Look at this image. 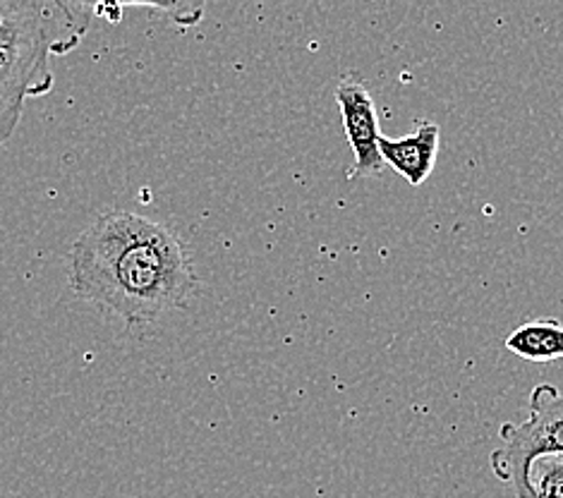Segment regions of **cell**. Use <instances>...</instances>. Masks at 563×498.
<instances>
[{"mask_svg": "<svg viewBox=\"0 0 563 498\" xmlns=\"http://www.w3.org/2000/svg\"><path fill=\"white\" fill-rule=\"evenodd\" d=\"M508 353L534 365L563 359V324L559 319H532L504 341Z\"/></svg>", "mask_w": 563, "mask_h": 498, "instance_id": "cell-7", "label": "cell"}, {"mask_svg": "<svg viewBox=\"0 0 563 498\" xmlns=\"http://www.w3.org/2000/svg\"><path fill=\"white\" fill-rule=\"evenodd\" d=\"M556 457V465H559V469H561V475H563V455H554Z\"/></svg>", "mask_w": 563, "mask_h": 498, "instance_id": "cell-8", "label": "cell"}, {"mask_svg": "<svg viewBox=\"0 0 563 498\" xmlns=\"http://www.w3.org/2000/svg\"><path fill=\"white\" fill-rule=\"evenodd\" d=\"M501 446L489 457L492 473L508 484L518 498H532V465L540 457L563 455V394L540 384L530 394L526 422H506L499 429Z\"/></svg>", "mask_w": 563, "mask_h": 498, "instance_id": "cell-2", "label": "cell"}, {"mask_svg": "<svg viewBox=\"0 0 563 498\" xmlns=\"http://www.w3.org/2000/svg\"><path fill=\"white\" fill-rule=\"evenodd\" d=\"M336 103L343 118V130L351 144L355 164L351 178H379L386 164L379 152V115L372 91L357 75H345L336 87Z\"/></svg>", "mask_w": 563, "mask_h": 498, "instance_id": "cell-5", "label": "cell"}, {"mask_svg": "<svg viewBox=\"0 0 563 498\" xmlns=\"http://www.w3.org/2000/svg\"><path fill=\"white\" fill-rule=\"evenodd\" d=\"M51 56L48 44L0 48V146L18 130L24 101L46 97L56 85Z\"/></svg>", "mask_w": 563, "mask_h": 498, "instance_id": "cell-4", "label": "cell"}, {"mask_svg": "<svg viewBox=\"0 0 563 498\" xmlns=\"http://www.w3.org/2000/svg\"><path fill=\"white\" fill-rule=\"evenodd\" d=\"M439 144V125L432 123V120H418L412 132L400 140H388L382 134L379 152L386 166H391L412 187H420L434 173Z\"/></svg>", "mask_w": 563, "mask_h": 498, "instance_id": "cell-6", "label": "cell"}, {"mask_svg": "<svg viewBox=\"0 0 563 498\" xmlns=\"http://www.w3.org/2000/svg\"><path fill=\"white\" fill-rule=\"evenodd\" d=\"M91 12L89 3L0 0V48L48 44L63 56L82 42Z\"/></svg>", "mask_w": 563, "mask_h": 498, "instance_id": "cell-3", "label": "cell"}, {"mask_svg": "<svg viewBox=\"0 0 563 498\" xmlns=\"http://www.w3.org/2000/svg\"><path fill=\"white\" fill-rule=\"evenodd\" d=\"M70 288L130 331H142L185 307L197 274L183 240L166 225L132 211H103L75 240Z\"/></svg>", "mask_w": 563, "mask_h": 498, "instance_id": "cell-1", "label": "cell"}]
</instances>
